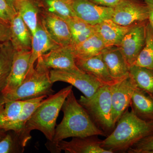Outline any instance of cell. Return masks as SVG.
<instances>
[{
  "label": "cell",
  "mask_w": 153,
  "mask_h": 153,
  "mask_svg": "<svg viewBox=\"0 0 153 153\" xmlns=\"http://www.w3.org/2000/svg\"><path fill=\"white\" fill-rule=\"evenodd\" d=\"M62 121L57 126L52 141L46 143L51 152L58 153L57 146L61 141L67 138L106 135L95 125L85 108L78 102L71 90L63 103Z\"/></svg>",
  "instance_id": "obj_1"
},
{
  "label": "cell",
  "mask_w": 153,
  "mask_h": 153,
  "mask_svg": "<svg viewBox=\"0 0 153 153\" xmlns=\"http://www.w3.org/2000/svg\"><path fill=\"white\" fill-rule=\"evenodd\" d=\"M153 135V122L143 120L128 108L106 138L101 147L112 153H127L129 149L146 137Z\"/></svg>",
  "instance_id": "obj_2"
},
{
  "label": "cell",
  "mask_w": 153,
  "mask_h": 153,
  "mask_svg": "<svg viewBox=\"0 0 153 153\" xmlns=\"http://www.w3.org/2000/svg\"><path fill=\"white\" fill-rule=\"evenodd\" d=\"M72 89V85H69L44 99L27 122L25 129L30 132L38 130L43 133L48 142L52 141L58 114Z\"/></svg>",
  "instance_id": "obj_3"
},
{
  "label": "cell",
  "mask_w": 153,
  "mask_h": 153,
  "mask_svg": "<svg viewBox=\"0 0 153 153\" xmlns=\"http://www.w3.org/2000/svg\"><path fill=\"white\" fill-rule=\"evenodd\" d=\"M50 69L38 58L36 66L27 73L22 84L16 89L5 95H1L3 102L11 100H25L53 94V83L50 77Z\"/></svg>",
  "instance_id": "obj_4"
},
{
  "label": "cell",
  "mask_w": 153,
  "mask_h": 153,
  "mask_svg": "<svg viewBox=\"0 0 153 153\" xmlns=\"http://www.w3.org/2000/svg\"><path fill=\"white\" fill-rule=\"evenodd\" d=\"M78 101L95 125L105 134L106 137L109 135L116 126L112 120L111 86H101L89 98L81 96Z\"/></svg>",
  "instance_id": "obj_5"
},
{
  "label": "cell",
  "mask_w": 153,
  "mask_h": 153,
  "mask_svg": "<svg viewBox=\"0 0 153 153\" xmlns=\"http://www.w3.org/2000/svg\"><path fill=\"white\" fill-rule=\"evenodd\" d=\"M50 77L53 83L60 81L71 84L87 98L91 97L100 88L104 85L95 77L80 70L51 69Z\"/></svg>",
  "instance_id": "obj_6"
},
{
  "label": "cell",
  "mask_w": 153,
  "mask_h": 153,
  "mask_svg": "<svg viewBox=\"0 0 153 153\" xmlns=\"http://www.w3.org/2000/svg\"><path fill=\"white\" fill-rule=\"evenodd\" d=\"M114 8L111 20L125 27L148 21L149 12L144 0H121Z\"/></svg>",
  "instance_id": "obj_7"
},
{
  "label": "cell",
  "mask_w": 153,
  "mask_h": 153,
  "mask_svg": "<svg viewBox=\"0 0 153 153\" xmlns=\"http://www.w3.org/2000/svg\"><path fill=\"white\" fill-rule=\"evenodd\" d=\"M148 22H141L131 27L118 46L129 68L134 65L144 46Z\"/></svg>",
  "instance_id": "obj_8"
},
{
  "label": "cell",
  "mask_w": 153,
  "mask_h": 153,
  "mask_svg": "<svg viewBox=\"0 0 153 153\" xmlns=\"http://www.w3.org/2000/svg\"><path fill=\"white\" fill-rule=\"evenodd\" d=\"M136 87L129 74L121 81L111 86L112 118L115 125L130 107L132 96Z\"/></svg>",
  "instance_id": "obj_9"
},
{
  "label": "cell",
  "mask_w": 153,
  "mask_h": 153,
  "mask_svg": "<svg viewBox=\"0 0 153 153\" xmlns=\"http://www.w3.org/2000/svg\"><path fill=\"white\" fill-rule=\"evenodd\" d=\"M39 19L50 37L60 47L71 46L72 37L67 22L60 17L39 11Z\"/></svg>",
  "instance_id": "obj_10"
},
{
  "label": "cell",
  "mask_w": 153,
  "mask_h": 153,
  "mask_svg": "<svg viewBox=\"0 0 153 153\" xmlns=\"http://www.w3.org/2000/svg\"><path fill=\"white\" fill-rule=\"evenodd\" d=\"M72 6L76 17L93 26L111 19L113 13V8L99 5L88 0H72Z\"/></svg>",
  "instance_id": "obj_11"
},
{
  "label": "cell",
  "mask_w": 153,
  "mask_h": 153,
  "mask_svg": "<svg viewBox=\"0 0 153 153\" xmlns=\"http://www.w3.org/2000/svg\"><path fill=\"white\" fill-rule=\"evenodd\" d=\"M75 63L81 71L95 77L103 85L112 86L121 81L111 76L101 54L87 59L75 58Z\"/></svg>",
  "instance_id": "obj_12"
},
{
  "label": "cell",
  "mask_w": 153,
  "mask_h": 153,
  "mask_svg": "<svg viewBox=\"0 0 153 153\" xmlns=\"http://www.w3.org/2000/svg\"><path fill=\"white\" fill-rule=\"evenodd\" d=\"M31 55V50H16L7 83L1 95L14 91L22 84L29 71Z\"/></svg>",
  "instance_id": "obj_13"
},
{
  "label": "cell",
  "mask_w": 153,
  "mask_h": 153,
  "mask_svg": "<svg viewBox=\"0 0 153 153\" xmlns=\"http://www.w3.org/2000/svg\"><path fill=\"white\" fill-rule=\"evenodd\" d=\"M39 58L50 70H80L76 66L75 57L70 46L52 49Z\"/></svg>",
  "instance_id": "obj_14"
},
{
  "label": "cell",
  "mask_w": 153,
  "mask_h": 153,
  "mask_svg": "<svg viewBox=\"0 0 153 153\" xmlns=\"http://www.w3.org/2000/svg\"><path fill=\"white\" fill-rule=\"evenodd\" d=\"M98 136L74 137L69 142L63 140L58 144V153L64 151L68 153H112L102 147V140Z\"/></svg>",
  "instance_id": "obj_15"
},
{
  "label": "cell",
  "mask_w": 153,
  "mask_h": 153,
  "mask_svg": "<svg viewBox=\"0 0 153 153\" xmlns=\"http://www.w3.org/2000/svg\"><path fill=\"white\" fill-rule=\"evenodd\" d=\"M101 55L110 74L114 78L122 80L128 76L129 67L118 46L105 47Z\"/></svg>",
  "instance_id": "obj_16"
},
{
  "label": "cell",
  "mask_w": 153,
  "mask_h": 153,
  "mask_svg": "<svg viewBox=\"0 0 153 153\" xmlns=\"http://www.w3.org/2000/svg\"><path fill=\"white\" fill-rule=\"evenodd\" d=\"M60 47L50 37L39 19L38 27L33 36L30 67L28 73L34 69V64L39 57L50 50Z\"/></svg>",
  "instance_id": "obj_17"
},
{
  "label": "cell",
  "mask_w": 153,
  "mask_h": 153,
  "mask_svg": "<svg viewBox=\"0 0 153 153\" xmlns=\"http://www.w3.org/2000/svg\"><path fill=\"white\" fill-rule=\"evenodd\" d=\"M10 41L16 51H30L33 35L22 17L17 13L10 23Z\"/></svg>",
  "instance_id": "obj_18"
},
{
  "label": "cell",
  "mask_w": 153,
  "mask_h": 153,
  "mask_svg": "<svg viewBox=\"0 0 153 153\" xmlns=\"http://www.w3.org/2000/svg\"><path fill=\"white\" fill-rule=\"evenodd\" d=\"M97 33L99 34L105 47L118 46L131 27L121 26L111 19L105 20L96 25Z\"/></svg>",
  "instance_id": "obj_19"
},
{
  "label": "cell",
  "mask_w": 153,
  "mask_h": 153,
  "mask_svg": "<svg viewBox=\"0 0 153 153\" xmlns=\"http://www.w3.org/2000/svg\"><path fill=\"white\" fill-rule=\"evenodd\" d=\"M130 107L132 112L143 120L153 122V98L138 88L136 87Z\"/></svg>",
  "instance_id": "obj_20"
},
{
  "label": "cell",
  "mask_w": 153,
  "mask_h": 153,
  "mask_svg": "<svg viewBox=\"0 0 153 153\" xmlns=\"http://www.w3.org/2000/svg\"><path fill=\"white\" fill-rule=\"evenodd\" d=\"M31 132L25 129L21 131L10 130L0 140V153H22L31 139Z\"/></svg>",
  "instance_id": "obj_21"
},
{
  "label": "cell",
  "mask_w": 153,
  "mask_h": 153,
  "mask_svg": "<svg viewBox=\"0 0 153 153\" xmlns=\"http://www.w3.org/2000/svg\"><path fill=\"white\" fill-rule=\"evenodd\" d=\"M70 47L75 58L80 59H87L100 55L106 47L97 32L80 44Z\"/></svg>",
  "instance_id": "obj_22"
},
{
  "label": "cell",
  "mask_w": 153,
  "mask_h": 153,
  "mask_svg": "<svg viewBox=\"0 0 153 153\" xmlns=\"http://www.w3.org/2000/svg\"><path fill=\"white\" fill-rule=\"evenodd\" d=\"M15 52L10 41L0 43V96L7 83Z\"/></svg>",
  "instance_id": "obj_23"
},
{
  "label": "cell",
  "mask_w": 153,
  "mask_h": 153,
  "mask_svg": "<svg viewBox=\"0 0 153 153\" xmlns=\"http://www.w3.org/2000/svg\"><path fill=\"white\" fill-rule=\"evenodd\" d=\"M23 100H11L0 105V129L12 130L22 111Z\"/></svg>",
  "instance_id": "obj_24"
},
{
  "label": "cell",
  "mask_w": 153,
  "mask_h": 153,
  "mask_svg": "<svg viewBox=\"0 0 153 153\" xmlns=\"http://www.w3.org/2000/svg\"><path fill=\"white\" fill-rule=\"evenodd\" d=\"M71 31L72 44L75 46L92 36L97 32L96 25H91L76 16L66 20Z\"/></svg>",
  "instance_id": "obj_25"
},
{
  "label": "cell",
  "mask_w": 153,
  "mask_h": 153,
  "mask_svg": "<svg viewBox=\"0 0 153 153\" xmlns=\"http://www.w3.org/2000/svg\"><path fill=\"white\" fill-rule=\"evenodd\" d=\"M16 11L34 35L39 21V10L31 0H18Z\"/></svg>",
  "instance_id": "obj_26"
},
{
  "label": "cell",
  "mask_w": 153,
  "mask_h": 153,
  "mask_svg": "<svg viewBox=\"0 0 153 153\" xmlns=\"http://www.w3.org/2000/svg\"><path fill=\"white\" fill-rule=\"evenodd\" d=\"M129 74L137 87L153 98V69L133 65L130 67Z\"/></svg>",
  "instance_id": "obj_27"
},
{
  "label": "cell",
  "mask_w": 153,
  "mask_h": 153,
  "mask_svg": "<svg viewBox=\"0 0 153 153\" xmlns=\"http://www.w3.org/2000/svg\"><path fill=\"white\" fill-rule=\"evenodd\" d=\"M43 10L54 14L64 20L76 16L72 8V0H43Z\"/></svg>",
  "instance_id": "obj_28"
},
{
  "label": "cell",
  "mask_w": 153,
  "mask_h": 153,
  "mask_svg": "<svg viewBox=\"0 0 153 153\" xmlns=\"http://www.w3.org/2000/svg\"><path fill=\"white\" fill-rule=\"evenodd\" d=\"M133 65L153 69V29L149 22L144 46Z\"/></svg>",
  "instance_id": "obj_29"
},
{
  "label": "cell",
  "mask_w": 153,
  "mask_h": 153,
  "mask_svg": "<svg viewBox=\"0 0 153 153\" xmlns=\"http://www.w3.org/2000/svg\"><path fill=\"white\" fill-rule=\"evenodd\" d=\"M46 97H47L43 96L37 98L25 100L21 112L12 130L19 131L24 129L27 122L41 104V102Z\"/></svg>",
  "instance_id": "obj_30"
},
{
  "label": "cell",
  "mask_w": 153,
  "mask_h": 153,
  "mask_svg": "<svg viewBox=\"0 0 153 153\" xmlns=\"http://www.w3.org/2000/svg\"><path fill=\"white\" fill-rule=\"evenodd\" d=\"M128 153H153V135L144 138L130 148Z\"/></svg>",
  "instance_id": "obj_31"
},
{
  "label": "cell",
  "mask_w": 153,
  "mask_h": 153,
  "mask_svg": "<svg viewBox=\"0 0 153 153\" xmlns=\"http://www.w3.org/2000/svg\"><path fill=\"white\" fill-rule=\"evenodd\" d=\"M17 13L4 0H0V19L10 23Z\"/></svg>",
  "instance_id": "obj_32"
},
{
  "label": "cell",
  "mask_w": 153,
  "mask_h": 153,
  "mask_svg": "<svg viewBox=\"0 0 153 153\" xmlns=\"http://www.w3.org/2000/svg\"><path fill=\"white\" fill-rule=\"evenodd\" d=\"M10 24L0 19V43L10 41Z\"/></svg>",
  "instance_id": "obj_33"
},
{
  "label": "cell",
  "mask_w": 153,
  "mask_h": 153,
  "mask_svg": "<svg viewBox=\"0 0 153 153\" xmlns=\"http://www.w3.org/2000/svg\"><path fill=\"white\" fill-rule=\"evenodd\" d=\"M94 4L114 8L121 0H88Z\"/></svg>",
  "instance_id": "obj_34"
},
{
  "label": "cell",
  "mask_w": 153,
  "mask_h": 153,
  "mask_svg": "<svg viewBox=\"0 0 153 153\" xmlns=\"http://www.w3.org/2000/svg\"><path fill=\"white\" fill-rule=\"evenodd\" d=\"M147 6L149 12L148 21L153 29V0H144Z\"/></svg>",
  "instance_id": "obj_35"
},
{
  "label": "cell",
  "mask_w": 153,
  "mask_h": 153,
  "mask_svg": "<svg viewBox=\"0 0 153 153\" xmlns=\"http://www.w3.org/2000/svg\"><path fill=\"white\" fill-rule=\"evenodd\" d=\"M8 4L16 11V5L18 0H4ZM17 12V11H16Z\"/></svg>",
  "instance_id": "obj_36"
},
{
  "label": "cell",
  "mask_w": 153,
  "mask_h": 153,
  "mask_svg": "<svg viewBox=\"0 0 153 153\" xmlns=\"http://www.w3.org/2000/svg\"><path fill=\"white\" fill-rule=\"evenodd\" d=\"M7 132L3 130L0 129V140L2 139L5 136Z\"/></svg>",
  "instance_id": "obj_37"
},
{
  "label": "cell",
  "mask_w": 153,
  "mask_h": 153,
  "mask_svg": "<svg viewBox=\"0 0 153 153\" xmlns=\"http://www.w3.org/2000/svg\"><path fill=\"white\" fill-rule=\"evenodd\" d=\"M3 103H4V102H3L2 98L1 96H0V105Z\"/></svg>",
  "instance_id": "obj_38"
}]
</instances>
